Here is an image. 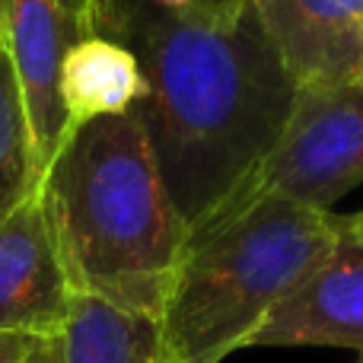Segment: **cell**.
<instances>
[{
	"label": "cell",
	"mask_w": 363,
	"mask_h": 363,
	"mask_svg": "<svg viewBox=\"0 0 363 363\" xmlns=\"http://www.w3.org/2000/svg\"><path fill=\"white\" fill-rule=\"evenodd\" d=\"M118 42L140 61L147 89L131 112L191 230L268 157L300 83L255 0H245L233 16L169 13L128 0Z\"/></svg>",
	"instance_id": "cell-1"
},
{
	"label": "cell",
	"mask_w": 363,
	"mask_h": 363,
	"mask_svg": "<svg viewBox=\"0 0 363 363\" xmlns=\"http://www.w3.org/2000/svg\"><path fill=\"white\" fill-rule=\"evenodd\" d=\"M74 294L160 319L188 226L134 112L74 128L38 182Z\"/></svg>",
	"instance_id": "cell-2"
},
{
	"label": "cell",
	"mask_w": 363,
	"mask_h": 363,
	"mask_svg": "<svg viewBox=\"0 0 363 363\" xmlns=\"http://www.w3.org/2000/svg\"><path fill=\"white\" fill-rule=\"evenodd\" d=\"M341 213L264 194L188 230L160 309L169 363H220L252 347L290 290L328 255Z\"/></svg>",
	"instance_id": "cell-3"
},
{
	"label": "cell",
	"mask_w": 363,
	"mask_h": 363,
	"mask_svg": "<svg viewBox=\"0 0 363 363\" xmlns=\"http://www.w3.org/2000/svg\"><path fill=\"white\" fill-rule=\"evenodd\" d=\"M360 182L363 86L357 83H300L277 144L249 172V179L230 194V201H223L201 223L230 217L264 194L332 211L335 201L357 188Z\"/></svg>",
	"instance_id": "cell-4"
},
{
	"label": "cell",
	"mask_w": 363,
	"mask_h": 363,
	"mask_svg": "<svg viewBox=\"0 0 363 363\" xmlns=\"http://www.w3.org/2000/svg\"><path fill=\"white\" fill-rule=\"evenodd\" d=\"M96 32L89 0H6V51L26 102L38 176L67 138L61 70L70 48Z\"/></svg>",
	"instance_id": "cell-5"
},
{
	"label": "cell",
	"mask_w": 363,
	"mask_h": 363,
	"mask_svg": "<svg viewBox=\"0 0 363 363\" xmlns=\"http://www.w3.org/2000/svg\"><path fill=\"white\" fill-rule=\"evenodd\" d=\"M70 303L74 287L35 191L0 223V335L55 338Z\"/></svg>",
	"instance_id": "cell-6"
},
{
	"label": "cell",
	"mask_w": 363,
	"mask_h": 363,
	"mask_svg": "<svg viewBox=\"0 0 363 363\" xmlns=\"http://www.w3.org/2000/svg\"><path fill=\"white\" fill-rule=\"evenodd\" d=\"M354 347L363 351V233H341L328 255L271 313L252 347Z\"/></svg>",
	"instance_id": "cell-7"
},
{
	"label": "cell",
	"mask_w": 363,
	"mask_h": 363,
	"mask_svg": "<svg viewBox=\"0 0 363 363\" xmlns=\"http://www.w3.org/2000/svg\"><path fill=\"white\" fill-rule=\"evenodd\" d=\"M296 83H354L363 51V0H255Z\"/></svg>",
	"instance_id": "cell-8"
},
{
	"label": "cell",
	"mask_w": 363,
	"mask_h": 363,
	"mask_svg": "<svg viewBox=\"0 0 363 363\" xmlns=\"http://www.w3.org/2000/svg\"><path fill=\"white\" fill-rule=\"evenodd\" d=\"M57 363H169L160 319L74 294L70 315L55 335Z\"/></svg>",
	"instance_id": "cell-9"
},
{
	"label": "cell",
	"mask_w": 363,
	"mask_h": 363,
	"mask_svg": "<svg viewBox=\"0 0 363 363\" xmlns=\"http://www.w3.org/2000/svg\"><path fill=\"white\" fill-rule=\"evenodd\" d=\"M144 70L128 45L108 35H89L70 48L61 70V102L67 134L102 115H125L144 96Z\"/></svg>",
	"instance_id": "cell-10"
},
{
	"label": "cell",
	"mask_w": 363,
	"mask_h": 363,
	"mask_svg": "<svg viewBox=\"0 0 363 363\" xmlns=\"http://www.w3.org/2000/svg\"><path fill=\"white\" fill-rule=\"evenodd\" d=\"M38 166L26 102L19 93L10 51L0 42V223L38 191Z\"/></svg>",
	"instance_id": "cell-11"
},
{
	"label": "cell",
	"mask_w": 363,
	"mask_h": 363,
	"mask_svg": "<svg viewBox=\"0 0 363 363\" xmlns=\"http://www.w3.org/2000/svg\"><path fill=\"white\" fill-rule=\"evenodd\" d=\"M89 4H93L96 32L118 42L121 23H125V13H128V0H89Z\"/></svg>",
	"instance_id": "cell-12"
},
{
	"label": "cell",
	"mask_w": 363,
	"mask_h": 363,
	"mask_svg": "<svg viewBox=\"0 0 363 363\" xmlns=\"http://www.w3.org/2000/svg\"><path fill=\"white\" fill-rule=\"evenodd\" d=\"M35 341L38 338H26V335H0V363H23Z\"/></svg>",
	"instance_id": "cell-13"
},
{
	"label": "cell",
	"mask_w": 363,
	"mask_h": 363,
	"mask_svg": "<svg viewBox=\"0 0 363 363\" xmlns=\"http://www.w3.org/2000/svg\"><path fill=\"white\" fill-rule=\"evenodd\" d=\"M147 4L169 13H213V16H223L217 0H147Z\"/></svg>",
	"instance_id": "cell-14"
},
{
	"label": "cell",
	"mask_w": 363,
	"mask_h": 363,
	"mask_svg": "<svg viewBox=\"0 0 363 363\" xmlns=\"http://www.w3.org/2000/svg\"><path fill=\"white\" fill-rule=\"evenodd\" d=\"M23 363H57L55 360V338H38Z\"/></svg>",
	"instance_id": "cell-15"
},
{
	"label": "cell",
	"mask_w": 363,
	"mask_h": 363,
	"mask_svg": "<svg viewBox=\"0 0 363 363\" xmlns=\"http://www.w3.org/2000/svg\"><path fill=\"white\" fill-rule=\"evenodd\" d=\"M220 4V13H223V16H233V13H239L245 6V0H217Z\"/></svg>",
	"instance_id": "cell-16"
},
{
	"label": "cell",
	"mask_w": 363,
	"mask_h": 363,
	"mask_svg": "<svg viewBox=\"0 0 363 363\" xmlns=\"http://www.w3.org/2000/svg\"><path fill=\"white\" fill-rule=\"evenodd\" d=\"M345 223H347V230L363 233V211H357V213H347V217H345Z\"/></svg>",
	"instance_id": "cell-17"
},
{
	"label": "cell",
	"mask_w": 363,
	"mask_h": 363,
	"mask_svg": "<svg viewBox=\"0 0 363 363\" xmlns=\"http://www.w3.org/2000/svg\"><path fill=\"white\" fill-rule=\"evenodd\" d=\"M0 42L6 45V0H0Z\"/></svg>",
	"instance_id": "cell-18"
},
{
	"label": "cell",
	"mask_w": 363,
	"mask_h": 363,
	"mask_svg": "<svg viewBox=\"0 0 363 363\" xmlns=\"http://www.w3.org/2000/svg\"><path fill=\"white\" fill-rule=\"evenodd\" d=\"M354 83L363 86V51H360V64H357V74H354Z\"/></svg>",
	"instance_id": "cell-19"
},
{
	"label": "cell",
	"mask_w": 363,
	"mask_h": 363,
	"mask_svg": "<svg viewBox=\"0 0 363 363\" xmlns=\"http://www.w3.org/2000/svg\"><path fill=\"white\" fill-rule=\"evenodd\" d=\"M357 363H363V351H360V360H357Z\"/></svg>",
	"instance_id": "cell-20"
}]
</instances>
